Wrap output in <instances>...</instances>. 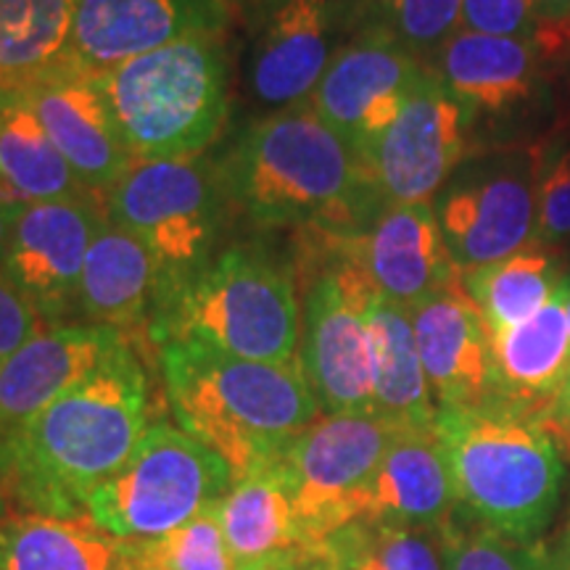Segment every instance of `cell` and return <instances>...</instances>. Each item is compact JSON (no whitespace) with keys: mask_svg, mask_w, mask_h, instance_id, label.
Listing matches in <instances>:
<instances>
[{"mask_svg":"<svg viewBox=\"0 0 570 570\" xmlns=\"http://www.w3.org/2000/svg\"><path fill=\"white\" fill-rule=\"evenodd\" d=\"M0 570H135V544L88 518L11 512L0 523Z\"/></svg>","mask_w":570,"mask_h":570,"instance_id":"obj_25","label":"cell"},{"mask_svg":"<svg viewBox=\"0 0 570 570\" xmlns=\"http://www.w3.org/2000/svg\"><path fill=\"white\" fill-rule=\"evenodd\" d=\"M17 92L90 194L104 196L132 167L96 77L61 67Z\"/></svg>","mask_w":570,"mask_h":570,"instance_id":"obj_17","label":"cell"},{"mask_svg":"<svg viewBox=\"0 0 570 570\" xmlns=\"http://www.w3.org/2000/svg\"><path fill=\"white\" fill-rule=\"evenodd\" d=\"M77 0H0V90H21L67 61Z\"/></svg>","mask_w":570,"mask_h":570,"instance_id":"obj_30","label":"cell"},{"mask_svg":"<svg viewBox=\"0 0 570 570\" xmlns=\"http://www.w3.org/2000/svg\"><path fill=\"white\" fill-rule=\"evenodd\" d=\"M132 544L135 570H235L217 508L188 520L180 529Z\"/></svg>","mask_w":570,"mask_h":570,"instance_id":"obj_33","label":"cell"},{"mask_svg":"<svg viewBox=\"0 0 570 570\" xmlns=\"http://www.w3.org/2000/svg\"><path fill=\"white\" fill-rule=\"evenodd\" d=\"M302 570H336V568H333L325 558H320V554H315V558H309V560L304 562Z\"/></svg>","mask_w":570,"mask_h":570,"instance_id":"obj_44","label":"cell"},{"mask_svg":"<svg viewBox=\"0 0 570 570\" xmlns=\"http://www.w3.org/2000/svg\"><path fill=\"white\" fill-rule=\"evenodd\" d=\"M296 281L302 296L298 362L323 415H375L367 306L377 296L356 235L304 230Z\"/></svg>","mask_w":570,"mask_h":570,"instance_id":"obj_7","label":"cell"},{"mask_svg":"<svg viewBox=\"0 0 570 570\" xmlns=\"http://www.w3.org/2000/svg\"><path fill=\"white\" fill-rule=\"evenodd\" d=\"M42 323L40 312L35 309L30 298L6 277L0 269V367L30 341Z\"/></svg>","mask_w":570,"mask_h":570,"instance_id":"obj_37","label":"cell"},{"mask_svg":"<svg viewBox=\"0 0 570 570\" xmlns=\"http://www.w3.org/2000/svg\"><path fill=\"white\" fill-rule=\"evenodd\" d=\"M373 338L375 415L396 428L436 425V402L420 362L415 327L407 306L377 294L367 306Z\"/></svg>","mask_w":570,"mask_h":570,"instance_id":"obj_26","label":"cell"},{"mask_svg":"<svg viewBox=\"0 0 570 570\" xmlns=\"http://www.w3.org/2000/svg\"><path fill=\"white\" fill-rule=\"evenodd\" d=\"M219 169L230 202L265 227L362 235L386 209L365 159L309 104L254 122Z\"/></svg>","mask_w":570,"mask_h":570,"instance_id":"obj_2","label":"cell"},{"mask_svg":"<svg viewBox=\"0 0 570 570\" xmlns=\"http://www.w3.org/2000/svg\"><path fill=\"white\" fill-rule=\"evenodd\" d=\"M233 470L180 425L156 420L125 462L85 504V518L119 539H154L219 508Z\"/></svg>","mask_w":570,"mask_h":570,"instance_id":"obj_9","label":"cell"},{"mask_svg":"<svg viewBox=\"0 0 570 570\" xmlns=\"http://www.w3.org/2000/svg\"><path fill=\"white\" fill-rule=\"evenodd\" d=\"M148 338L198 341L256 362L298 360L302 296L294 267L277 265L256 248H223L151 315Z\"/></svg>","mask_w":570,"mask_h":570,"instance_id":"obj_6","label":"cell"},{"mask_svg":"<svg viewBox=\"0 0 570 570\" xmlns=\"http://www.w3.org/2000/svg\"><path fill=\"white\" fill-rule=\"evenodd\" d=\"M537 240L560 246L570 240V132L537 142Z\"/></svg>","mask_w":570,"mask_h":570,"instance_id":"obj_35","label":"cell"},{"mask_svg":"<svg viewBox=\"0 0 570 570\" xmlns=\"http://www.w3.org/2000/svg\"><path fill=\"white\" fill-rule=\"evenodd\" d=\"M135 161L190 159L219 138L230 114L223 35H194L96 77Z\"/></svg>","mask_w":570,"mask_h":570,"instance_id":"obj_5","label":"cell"},{"mask_svg":"<svg viewBox=\"0 0 570 570\" xmlns=\"http://www.w3.org/2000/svg\"><path fill=\"white\" fill-rule=\"evenodd\" d=\"M151 420L132 338L0 441V489L17 512L85 518L90 494L130 460Z\"/></svg>","mask_w":570,"mask_h":570,"instance_id":"obj_1","label":"cell"},{"mask_svg":"<svg viewBox=\"0 0 570 570\" xmlns=\"http://www.w3.org/2000/svg\"><path fill=\"white\" fill-rule=\"evenodd\" d=\"M317 554L336 570H446L441 533L377 518L341 525Z\"/></svg>","mask_w":570,"mask_h":570,"instance_id":"obj_31","label":"cell"},{"mask_svg":"<svg viewBox=\"0 0 570 570\" xmlns=\"http://www.w3.org/2000/svg\"><path fill=\"white\" fill-rule=\"evenodd\" d=\"M21 206L9 204L6 198H0V262H3L6 248H9V238L13 230V223H17V214Z\"/></svg>","mask_w":570,"mask_h":570,"instance_id":"obj_41","label":"cell"},{"mask_svg":"<svg viewBox=\"0 0 570 570\" xmlns=\"http://www.w3.org/2000/svg\"><path fill=\"white\" fill-rule=\"evenodd\" d=\"M537 24H566L570 21V0H539Z\"/></svg>","mask_w":570,"mask_h":570,"instance_id":"obj_40","label":"cell"},{"mask_svg":"<svg viewBox=\"0 0 570 570\" xmlns=\"http://www.w3.org/2000/svg\"><path fill=\"white\" fill-rule=\"evenodd\" d=\"M436 433L460 515L520 544H539L560 508L566 465L547 423L510 404L439 410Z\"/></svg>","mask_w":570,"mask_h":570,"instance_id":"obj_4","label":"cell"},{"mask_svg":"<svg viewBox=\"0 0 570 570\" xmlns=\"http://www.w3.org/2000/svg\"><path fill=\"white\" fill-rule=\"evenodd\" d=\"M491 348L497 370L494 402L547 423L570 370V323L562 288L531 320L491 333Z\"/></svg>","mask_w":570,"mask_h":570,"instance_id":"obj_23","label":"cell"},{"mask_svg":"<svg viewBox=\"0 0 570 570\" xmlns=\"http://www.w3.org/2000/svg\"><path fill=\"white\" fill-rule=\"evenodd\" d=\"M396 425L377 415H323L277 458L294 497L302 544L317 554L323 541L365 512V499Z\"/></svg>","mask_w":570,"mask_h":570,"instance_id":"obj_10","label":"cell"},{"mask_svg":"<svg viewBox=\"0 0 570 570\" xmlns=\"http://www.w3.org/2000/svg\"><path fill=\"white\" fill-rule=\"evenodd\" d=\"M151 254L130 233L104 217L92 238L77 288V323L130 333L151 323L156 304Z\"/></svg>","mask_w":570,"mask_h":570,"instance_id":"obj_24","label":"cell"},{"mask_svg":"<svg viewBox=\"0 0 570 570\" xmlns=\"http://www.w3.org/2000/svg\"><path fill=\"white\" fill-rule=\"evenodd\" d=\"M470 114H504L523 106L541 80L531 38L460 30L428 63Z\"/></svg>","mask_w":570,"mask_h":570,"instance_id":"obj_22","label":"cell"},{"mask_svg":"<svg viewBox=\"0 0 570 570\" xmlns=\"http://www.w3.org/2000/svg\"><path fill=\"white\" fill-rule=\"evenodd\" d=\"M562 294H566V312H568V323H570V273L566 277V283H562Z\"/></svg>","mask_w":570,"mask_h":570,"instance_id":"obj_47","label":"cell"},{"mask_svg":"<svg viewBox=\"0 0 570 570\" xmlns=\"http://www.w3.org/2000/svg\"><path fill=\"white\" fill-rule=\"evenodd\" d=\"M235 566L275 552H306L298 531L294 497L273 465L235 479L217 508ZM309 554V552H306Z\"/></svg>","mask_w":570,"mask_h":570,"instance_id":"obj_28","label":"cell"},{"mask_svg":"<svg viewBox=\"0 0 570 570\" xmlns=\"http://www.w3.org/2000/svg\"><path fill=\"white\" fill-rule=\"evenodd\" d=\"M420 362L436 410L483 407L497 399L491 331L462 283L410 309Z\"/></svg>","mask_w":570,"mask_h":570,"instance_id":"obj_16","label":"cell"},{"mask_svg":"<svg viewBox=\"0 0 570 570\" xmlns=\"http://www.w3.org/2000/svg\"><path fill=\"white\" fill-rule=\"evenodd\" d=\"M96 196L80 183L30 104L17 90H0V198L24 206Z\"/></svg>","mask_w":570,"mask_h":570,"instance_id":"obj_27","label":"cell"},{"mask_svg":"<svg viewBox=\"0 0 570 570\" xmlns=\"http://www.w3.org/2000/svg\"><path fill=\"white\" fill-rule=\"evenodd\" d=\"M425 69L428 63L386 30L356 27L331 59L309 106L344 135L367 164L373 146L396 122Z\"/></svg>","mask_w":570,"mask_h":570,"instance_id":"obj_13","label":"cell"},{"mask_svg":"<svg viewBox=\"0 0 570 570\" xmlns=\"http://www.w3.org/2000/svg\"><path fill=\"white\" fill-rule=\"evenodd\" d=\"M9 515H11V502H9V497H6V491L0 489V523H3Z\"/></svg>","mask_w":570,"mask_h":570,"instance_id":"obj_45","label":"cell"},{"mask_svg":"<svg viewBox=\"0 0 570 570\" xmlns=\"http://www.w3.org/2000/svg\"><path fill=\"white\" fill-rule=\"evenodd\" d=\"M346 27H381L412 56L431 63L462 30V0H344Z\"/></svg>","mask_w":570,"mask_h":570,"instance_id":"obj_32","label":"cell"},{"mask_svg":"<svg viewBox=\"0 0 570 570\" xmlns=\"http://www.w3.org/2000/svg\"><path fill=\"white\" fill-rule=\"evenodd\" d=\"M315 554L306 552H275L267 554V558L259 560H248V562H238L235 570H302V566Z\"/></svg>","mask_w":570,"mask_h":570,"instance_id":"obj_39","label":"cell"},{"mask_svg":"<svg viewBox=\"0 0 570 570\" xmlns=\"http://www.w3.org/2000/svg\"><path fill=\"white\" fill-rule=\"evenodd\" d=\"M346 27L344 0H288L269 11L252 51V90L273 109L309 104Z\"/></svg>","mask_w":570,"mask_h":570,"instance_id":"obj_18","label":"cell"},{"mask_svg":"<svg viewBox=\"0 0 570 570\" xmlns=\"http://www.w3.org/2000/svg\"><path fill=\"white\" fill-rule=\"evenodd\" d=\"M539 0H462V30L531 38L537 30Z\"/></svg>","mask_w":570,"mask_h":570,"instance_id":"obj_36","label":"cell"},{"mask_svg":"<svg viewBox=\"0 0 570 570\" xmlns=\"http://www.w3.org/2000/svg\"><path fill=\"white\" fill-rule=\"evenodd\" d=\"M544 570H562V566H560V558H558V552H547V560H544Z\"/></svg>","mask_w":570,"mask_h":570,"instance_id":"obj_46","label":"cell"},{"mask_svg":"<svg viewBox=\"0 0 570 570\" xmlns=\"http://www.w3.org/2000/svg\"><path fill=\"white\" fill-rule=\"evenodd\" d=\"M106 217L98 196L24 204L6 248V277L30 298L42 323H77V288L92 238Z\"/></svg>","mask_w":570,"mask_h":570,"instance_id":"obj_14","label":"cell"},{"mask_svg":"<svg viewBox=\"0 0 570 570\" xmlns=\"http://www.w3.org/2000/svg\"><path fill=\"white\" fill-rule=\"evenodd\" d=\"M356 256L377 294L407 309L462 283L433 202L386 206L365 233L356 235Z\"/></svg>","mask_w":570,"mask_h":570,"instance_id":"obj_19","label":"cell"},{"mask_svg":"<svg viewBox=\"0 0 570 570\" xmlns=\"http://www.w3.org/2000/svg\"><path fill=\"white\" fill-rule=\"evenodd\" d=\"M225 0H77L63 67L98 77L135 56L194 35H225Z\"/></svg>","mask_w":570,"mask_h":570,"instance_id":"obj_15","label":"cell"},{"mask_svg":"<svg viewBox=\"0 0 570 570\" xmlns=\"http://www.w3.org/2000/svg\"><path fill=\"white\" fill-rule=\"evenodd\" d=\"M130 336L104 325H42L0 367V441L38 415L42 407L101 365Z\"/></svg>","mask_w":570,"mask_h":570,"instance_id":"obj_20","label":"cell"},{"mask_svg":"<svg viewBox=\"0 0 570 570\" xmlns=\"http://www.w3.org/2000/svg\"><path fill=\"white\" fill-rule=\"evenodd\" d=\"M460 273L508 259L537 240V148L473 156L433 202Z\"/></svg>","mask_w":570,"mask_h":570,"instance_id":"obj_11","label":"cell"},{"mask_svg":"<svg viewBox=\"0 0 570 570\" xmlns=\"http://www.w3.org/2000/svg\"><path fill=\"white\" fill-rule=\"evenodd\" d=\"M570 269L552 246L531 244L508 259L462 273V291L479 306L489 331L531 320L558 296Z\"/></svg>","mask_w":570,"mask_h":570,"instance_id":"obj_29","label":"cell"},{"mask_svg":"<svg viewBox=\"0 0 570 570\" xmlns=\"http://www.w3.org/2000/svg\"><path fill=\"white\" fill-rule=\"evenodd\" d=\"M547 428H550L552 436L558 439V444L570 454V370L558 391V399H554Z\"/></svg>","mask_w":570,"mask_h":570,"instance_id":"obj_38","label":"cell"},{"mask_svg":"<svg viewBox=\"0 0 570 570\" xmlns=\"http://www.w3.org/2000/svg\"><path fill=\"white\" fill-rule=\"evenodd\" d=\"M441 547L446 570H544L547 560L541 544H520L462 515L441 533Z\"/></svg>","mask_w":570,"mask_h":570,"instance_id":"obj_34","label":"cell"},{"mask_svg":"<svg viewBox=\"0 0 570 570\" xmlns=\"http://www.w3.org/2000/svg\"><path fill=\"white\" fill-rule=\"evenodd\" d=\"M156 352L177 425L219 454L233 481L273 465L323 417L298 360H244L198 341H167Z\"/></svg>","mask_w":570,"mask_h":570,"instance_id":"obj_3","label":"cell"},{"mask_svg":"<svg viewBox=\"0 0 570 570\" xmlns=\"http://www.w3.org/2000/svg\"><path fill=\"white\" fill-rule=\"evenodd\" d=\"M225 3H230V9L233 6H259V9H277V6H283V3H288V0H225Z\"/></svg>","mask_w":570,"mask_h":570,"instance_id":"obj_42","label":"cell"},{"mask_svg":"<svg viewBox=\"0 0 570 570\" xmlns=\"http://www.w3.org/2000/svg\"><path fill=\"white\" fill-rule=\"evenodd\" d=\"M558 558H560V566H562V570H570V525H568V531H566V537H562V544L558 547Z\"/></svg>","mask_w":570,"mask_h":570,"instance_id":"obj_43","label":"cell"},{"mask_svg":"<svg viewBox=\"0 0 570 570\" xmlns=\"http://www.w3.org/2000/svg\"><path fill=\"white\" fill-rule=\"evenodd\" d=\"M227 196L223 169L204 156L132 161L104 194L114 225L140 240L156 267L154 312L217 256Z\"/></svg>","mask_w":570,"mask_h":570,"instance_id":"obj_8","label":"cell"},{"mask_svg":"<svg viewBox=\"0 0 570 570\" xmlns=\"http://www.w3.org/2000/svg\"><path fill=\"white\" fill-rule=\"evenodd\" d=\"M473 114L444 88L431 67L367 156L377 196L386 206L431 204L468 159Z\"/></svg>","mask_w":570,"mask_h":570,"instance_id":"obj_12","label":"cell"},{"mask_svg":"<svg viewBox=\"0 0 570 570\" xmlns=\"http://www.w3.org/2000/svg\"><path fill=\"white\" fill-rule=\"evenodd\" d=\"M458 515V491L436 425L396 428L370 483L362 518L444 533Z\"/></svg>","mask_w":570,"mask_h":570,"instance_id":"obj_21","label":"cell"}]
</instances>
